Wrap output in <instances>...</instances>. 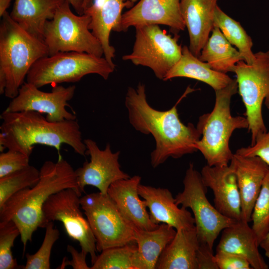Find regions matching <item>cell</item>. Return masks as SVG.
Masks as SVG:
<instances>
[{
  "label": "cell",
  "instance_id": "cell-1",
  "mask_svg": "<svg viewBox=\"0 0 269 269\" xmlns=\"http://www.w3.org/2000/svg\"><path fill=\"white\" fill-rule=\"evenodd\" d=\"M183 97L171 109L159 111L148 104L144 84L128 89L125 104L130 124L142 134H151L155 140V148L150 153L153 168L170 157L179 158L197 151L196 143L201 134L192 124L184 125L177 112V105Z\"/></svg>",
  "mask_w": 269,
  "mask_h": 269
},
{
  "label": "cell",
  "instance_id": "cell-2",
  "mask_svg": "<svg viewBox=\"0 0 269 269\" xmlns=\"http://www.w3.org/2000/svg\"><path fill=\"white\" fill-rule=\"evenodd\" d=\"M42 114L34 111H5L0 115V150L20 151L30 157L34 147L41 144L54 147L59 156L66 144L77 154L85 156L87 148L76 120L51 122Z\"/></svg>",
  "mask_w": 269,
  "mask_h": 269
},
{
  "label": "cell",
  "instance_id": "cell-3",
  "mask_svg": "<svg viewBox=\"0 0 269 269\" xmlns=\"http://www.w3.org/2000/svg\"><path fill=\"white\" fill-rule=\"evenodd\" d=\"M73 188L82 193L77 182L75 170L59 155L56 162L46 161L40 169V178L32 187L10 197L0 208V222L12 221L20 233L25 252L34 232L41 228L44 204L53 194Z\"/></svg>",
  "mask_w": 269,
  "mask_h": 269
},
{
  "label": "cell",
  "instance_id": "cell-4",
  "mask_svg": "<svg viewBox=\"0 0 269 269\" xmlns=\"http://www.w3.org/2000/svg\"><path fill=\"white\" fill-rule=\"evenodd\" d=\"M48 55L43 40L29 34L6 11L0 24V94L16 97L32 66Z\"/></svg>",
  "mask_w": 269,
  "mask_h": 269
},
{
  "label": "cell",
  "instance_id": "cell-5",
  "mask_svg": "<svg viewBox=\"0 0 269 269\" xmlns=\"http://www.w3.org/2000/svg\"><path fill=\"white\" fill-rule=\"evenodd\" d=\"M238 91L236 79L225 87L215 90L213 110L199 119L196 128L202 137L196 142V148L201 152L209 166L229 165L233 154L229 147L232 133L236 129H248L246 118L233 117L231 113V98Z\"/></svg>",
  "mask_w": 269,
  "mask_h": 269
},
{
  "label": "cell",
  "instance_id": "cell-6",
  "mask_svg": "<svg viewBox=\"0 0 269 269\" xmlns=\"http://www.w3.org/2000/svg\"><path fill=\"white\" fill-rule=\"evenodd\" d=\"M115 66L105 57L83 52H60L36 61L27 75L26 82L40 88L48 84L79 82L91 74L107 80Z\"/></svg>",
  "mask_w": 269,
  "mask_h": 269
},
{
  "label": "cell",
  "instance_id": "cell-7",
  "mask_svg": "<svg viewBox=\"0 0 269 269\" xmlns=\"http://www.w3.org/2000/svg\"><path fill=\"white\" fill-rule=\"evenodd\" d=\"M70 5L65 0L53 17L45 24L43 39L48 56L60 52L74 51L102 57V45L89 28L90 17L85 13L74 14Z\"/></svg>",
  "mask_w": 269,
  "mask_h": 269
},
{
  "label": "cell",
  "instance_id": "cell-8",
  "mask_svg": "<svg viewBox=\"0 0 269 269\" xmlns=\"http://www.w3.org/2000/svg\"><path fill=\"white\" fill-rule=\"evenodd\" d=\"M255 56L252 64L241 60L233 71L236 75L238 92L246 108L251 145L255 143L258 136L267 131L262 114L264 102L269 109V50L258 52Z\"/></svg>",
  "mask_w": 269,
  "mask_h": 269
},
{
  "label": "cell",
  "instance_id": "cell-9",
  "mask_svg": "<svg viewBox=\"0 0 269 269\" xmlns=\"http://www.w3.org/2000/svg\"><path fill=\"white\" fill-rule=\"evenodd\" d=\"M80 203L95 237L97 251L135 242L137 229L123 215L108 194H87L80 198Z\"/></svg>",
  "mask_w": 269,
  "mask_h": 269
},
{
  "label": "cell",
  "instance_id": "cell-10",
  "mask_svg": "<svg viewBox=\"0 0 269 269\" xmlns=\"http://www.w3.org/2000/svg\"><path fill=\"white\" fill-rule=\"evenodd\" d=\"M183 183L184 189L176 195V203L191 209L200 244L213 249L222 231L238 221L224 216L210 203L206 196L207 187L192 163L189 164Z\"/></svg>",
  "mask_w": 269,
  "mask_h": 269
},
{
  "label": "cell",
  "instance_id": "cell-11",
  "mask_svg": "<svg viewBox=\"0 0 269 269\" xmlns=\"http://www.w3.org/2000/svg\"><path fill=\"white\" fill-rule=\"evenodd\" d=\"M135 30L132 52L122 59L149 68L158 79L163 80L182 56V47L178 43L179 36L172 37L155 24L137 27Z\"/></svg>",
  "mask_w": 269,
  "mask_h": 269
},
{
  "label": "cell",
  "instance_id": "cell-12",
  "mask_svg": "<svg viewBox=\"0 0 269 269\" xmlns=\"http://www.w3.org/2000/svg\"><path fill=\"white\" fill-rule=\"evenodd\" d=\"M82 193L73 188L62 190L51 195L42 208L41 228L51 221L61 222L67 235L77 241L83 251L90 254L93 264L97 256L96 241L90 224L81 211Z\"/></svg>",
  "mask_w": 269,
  "mask_h": 269
},
{
  "label": "cell",
  "instance_id": "cell-13",
  "mask_svg": "<svg viewBox=\"0 0 269 269\" xmlns=\"http://www.w3.org/2000/svg\"><path fill=\"white\" fill-rule=\"evenodd\" d=\"M75 89V85L67 87L59 85L54 86L51 92H45L25 82L4 111H34L45 114L46 118L51 122L76 120L75 115L66 109L69 106L68 102L74 97Z\"/></svg>",
  "mask_w": 269,
  "mask_h": 269
},
{
  "label": "cell",
  "instance_id": "cell-14",
  "mask_svg": "<svg viewBox=\"0 0 269 269\" xmlns=\"http://www.w3.org/2000/svg\"><path fill=\"white\" fill-rule=\"evenodd\" d=\"M84 142L87 148L86 154L90 155V159L75 170L77 184L82 193L86 186L91 185L98 189L101 193L107 194L112 183L130 177L121 169L120 151L113 152L109 143L102 150L91 139H85Z\"/></svg>",
  "mask_w": 269,
  "mask_h": 269
},
{
  "label": "cell",
  "instance_id": "cell-15",
  "mask_svg": "<svg viewBox=\"0 0 269 269\" xmlns=\"http://www.w3.org/2000/svg\"><path fill=\"white\" fill-rule=\"evenodd\" d=\"M181 0H140L124 13L121 21L122 31L130 27L162 24L177 33L184 30L185 25L180 10Z\"/></svg>",
  "mask_w": 269,
  "mask_h": 269
},
{
  "label": "cell",
  "instance_id": "cell-16",
  "mask_svg": "<svg viewBox=\"0 0 269 269\" xmlns=\"http://www.w3.org/2000/svg\"><path fill=\"white\" fill-rule=\"evenodd\" d=\"M202 181L214 194V206L224 216L241 220V201L235 173L230 165L204 166Z\"/></svg>",
  "mask_w": 269,
  "mask_h": 269
},
{
  "label": "cell",
  "instance_id": "cell-17",
  "mask_svg": "<svg viewBox=\"0 0 269 269\" xmlns=\"http://www.w3.org/2000/svg\"><path fill=\"white\" fill-rule=\"evenodd\" d=\"M230 165L235 173L241 201V220L249 223L269 165L258 156L233 153Z\"/></svg>",
  "mask_w": 269,
  "mask_h": 269
},
{
  "label": "cell",
  "instance_id": "cell-18",
  "mask_svg": "<svg viewBox=\"0 0 269 269\" xmlns=\"http://www.w3.org/2000/svg\"><path fill=\"white\" fill-rule=\"evenodd\" d=\"M138 192L148 209L149 217L153 223H164L176 230L195 226L192 214L186 208L178 207L175 198L168 189L140 184Z\"/></svg>",
  "mask_w": 269,
  "mask_h": 269
},
{
  "label": "cell",
  "instance_id": "cell-19",
  "mask_svg": "<svg viewBox=\"0 0 269 269\" xmlns=\"http://www.w3.org/2000/svg\"><path fill=\"white\" fill-rule=\"evenodd\" d=\"M133 6V3L125 0H95L84 11L91 18L90 30L100 42L104 57L112 65H115L113 58L116 50L110 43L111 32L122 31V10L125 7Z\"/></svg>",
  "mask_w": 269,
  "mask_h": 269
},
{
  "label": "cell",
  "instance_id": "cell-20",
  "mask_svg": "<svg viewBox=\"0 0 269 269\" xmlns=\"http://www.w3.org/2000/svg\"><path fill=\"white\" fill-rule=\"evenodd\" d=\"M140 180L138 175L118 180L110 185L108 194L123 215L135 228L152 230L159 225L151 222L145 202L139 198L138 187Z\"/></svg>",
  "mask_w": 269,
  "mask_h": 269
},
{
  "label": "cell",
  "instance_id": "cell-21",
  "mask_svg": "<svg viewBox=\"0 0 269 269\" xmlns=\"http://www.w3.org/2000/svg\"><path fill=\"white\" fill-rule=\"evenodd\" d=\"M218 0H181L180 10L189 37V49L198 57L214 28Z\"/></svg>",
  "mask_w": 269,
  "mask_h": 269
},
{
  "label": "cell",
  "instance_id": "cell-22",
  "mask_svg": "<svg viewBox=\"0 0 269 269\" xmlns=\"http://www.w3.org/2000/svg\"><path fill=\"white\" fill-rule=\"evenodd\" d=\"M257 236L249 223L240 220L225 228L216 248L245 258L252 269H268L269 266L259 252Z\"/></svg>",
  "mask_w": 269,
  "mask_h": 269
},
{
  "label": "cell",
  "instance_id": "cell-23",
  "mask_svg": "<svg viewBox=\"0 0 269 269\" xmlns=\"http://www.w3.org/2000/svg\"><path fill=\"white\" fill-rule=\"evenodd\" d=\"M200 246L195 226L176 230L157 262V269H198Z\"/></svg>",
  "mask_w": 269,
  "mask_h": 269
},
{
  "label": "cell",
  "instance_id": "cell-24",
  "mask_svg": "<svg viewBox=\"0 0 269 269\" xmlns=\"http://www.w3.org/2000/svg\"><path fill=\"white\" fill-rule=\"evenodd\" d=\"M65 0H14L11 18L33 36L43 40L46 22Z\"/></svg>",
  "mask_w": 269,
  "mask_h": 269
},
{
  "label": "cell",
  "instance_id": "cell-25",
  "mask_svg": "<svg viewBox=\"0 0 269 269\" xmlns=\"http://www.w3.org/2000/svg\"><path fill=\"white\" fill-rule=\"evenodd\" d=\"M176 233L174 228L164 223L152 230L136 229L135 241L137 248L134 260L135 269H155L161 254Z\"/></svg>",
  "mask_w": 269,
  "mask_h": 269
},
{
  "label": "cell",
  "instance_id": "cell-26",
  "mask_svg": "<svg viewBox=\"0 0 269 269\" xmlns=\"http://www.w3.org/2000/svg\"><path fill=\"white\" fill-rule=\"evenodd\" d=\"M176 77L197 80L209 85L215 91L225 87L233 80L226 74L212 69L208 63L194 55L186 45L182 47L181 58L163 81Z\"/></svg>",
  "mask_w": 269,
  "mask_h": 269
},
{
  "label": "cell",
  "instance_id": "cell-27",
  "mask_svg": "<svg viewBox=\"0 0 269 269\" xmlns=\"http://www.w3.org/2000/svg\"><path fill=\"white\" fill-rule=\"evenodd\" d=\"M198 58L212 69L225 74L233 72L236 63L244 60L239 50L232 46L217 26H214Z\"/></svg>",
  "mask_w": 269,
  "mask_h": 269
},
{
  "label": "cell",
  "instance_id": "cell-28",
  "mask_svg": "<svg viewBox=\"0 0 269 269\" xmlns=\"http://www.w3.org/2000/svg\"><path fill=\"white\" fill-rule=\"evenodd\" d=\"M214 26L218 27L227 40L238 48L247 63L252 64L254 62L255 56L252 50L251 37L239 22L228 16L217 5L214 13Z\"/></svg>",
  "mask_w": 269,
  "mask_h": 269
},
{
  "label": "cell",
  "instance_id": "cell-29",
  "mask_svg": "<svg viewBox=\"0 0 269 269\" xmlns=\"http://www.w3.org/2000/svg\"><path fill=\"white\" fill-rule=\"evenodd\" d=\"M136 243L105 249L97 256L91 269H135L134 256Z\"/></svg>",
  "mask_w": 269,
  "mask_h": 269
},
{
  "label": "cell",
  "instance_id": "cell-30",
  "mask_svg": "<svg viewBox=\"0 0 269 269\" xmlns=\"http://www.w3.org/2000/svg\"><path fill=\"white\" fill-rule=\"evenodd\" d=\"M40 178V170L29 165L24 168L0 178V208L13 195L32 187Z\"/></svg>",
  "mask_w": 269,
  "mask_h": 269
},
{
  "label": "cell",
  "instance_id": "cell-31",
  "mask_svg": "<svg viewBox=\"0 0 269 269\" xmlns=\"http://www.w3.org/2000/svg\"><path fill=\"white\" fill-rule=\"evenodd\" d=\"M251 222L259 242L269 231V167L253 211Z\"/></svg>",
  "mask_w": 269,
  "mask_h": 269
},
{
  "label": "cell",
  "instance_id": "cell-32",
  "mask_svg": "<svg viewBox=\"0 0 269 269\" xmlns=\"http://www.w3.org/2000/svg\"><path fill=\"white\" fill-rule=\"evenodd\" d=\"M45 234L42 243L39 250L34 254H26L25 265L23 269H50V256L52 247L59 239V230L54 226L53 221L45 226Z\"/></svg>",
  "mask_w": 269,
  "mask_h": 269
},
{
  "label": "cell",
  "instance_id": "cell-33",
  "mask_svg": "<svg viewBox=\"0 0 269 269\" xmlns=\"http://www.w3.org/2000/svg\"><path fill=\"white\" fill-rule=\"evenodd\" d=\"M19 235V230L12 221L0 222V269L21 268L11 252L14 242Z\"/></svg>",
  "mask_w": 269,
  "mask_h": 269
},
{
  "label": "cell",
  "instance_id": "cell-34",
  "mask_svg": "<svg viewBox=\"0 0 269 269\" xmlns=\"http://www.w3.org/2000/svg\"><path fill=\"white\" fill-rule=\"evenodd\" d=\"M30 157L16 150L7 149L0 154V178L22 169L29 164Z\"/></svg>",
  "mask_w": 269,
  "mask_h": 269
},
{
  "label": "cell",
  "instance_id": "cell-35",
  "mask_svg": "<svg viewBox=\"0 0 269 269\" xmlns=\"http://www.w3.org/2000/svg\"><path fill=\"white\" fill-rule=\"evenodd\" d=\"M236 153L246 156H258L269 165V130L258 136L254 144L242 147Z\"/></svg>",
  "mask_w": 269,
  "mask_h": 269
},
{
  "label": "cell",
  "instance_id": "cell-36",
  "mask_svg": "<svg viewBox=\"0 0 269 269\" xmlns=\"http://www.w3.org/2000/svg\"><path fill=\"white\" fill-rule=\"evenodd\" d=\"M218 269H251L249 262L238 255L216 251L214 257Z\"/></svg>",
  "mask_w": 269,
  "mask_h": 269
},
{
  "label": "cell",
  "instance_id": "cell-37",
  "mask_svg": "<svg viewBox=\"0 0 269 269\" xmlns=\"http://www.w3.org/2000/svg\"><path fill=\"white\" fill-rule=\"evenodd\" d=\"M67 250L72 256V260L69 261L66 257L63 259L62 263L57 269H63L70 266L74 269H91L86 263V253L81 250L78 252L74 247L68 245Z\"/></svg>",
  "mask_w": 269,
  "mask_h": 269
},
{
  "label": "cell",
  "instance_id": "cell-38",
  "mask_svg": "<svg viewBox=\"0 0 269 269\" xmlns=\"http://www.w3.org/2000/svg\"><path fill=\"white\" fill-rule=\"evenodd\" d=\"M214 257L213 249L200 244L197 253L198 269H218Z\"/></svg>",
  "mask_w": 269,
  "mask_h": 269
},
{
  "label": "cell",
  "instance_id": "cell-39",
  "mask_svg": "<svg viewBox=\"0 0 269 269\" xmlns=\"http://www.w3.org/2000/svg\"><path fill=\"white\" fill-rule=\"evenodd\" d=\"M72 6L78 15L84 13V0H66Z\"/></svg>",
  "mask_w": 269,
  "mask_h": 269
},
{
  "label": "cell",
  "instance_id": "cell-40",
  "mask_svg": "<svg viewBox=\"0 0 269 269\" xmlns=\"http://www.w3.org/2000/svg\"><path fill=\"white\" fill-rule=\"evenodd\" d=\"M259 246L264 250L265 256L269 259V231L260 242Z\"/></svg>",
  "mask_w": 269,
  "mask_h": 269
},
{
  "label": "cell",
  "instance_id": "cell-41",
  "mask_svg": "<svg viewBox=\"0 0 269 269\" xmlns=\"http://www.w3.org/2000/svg\"><path fill=\"white\" fill-rule=\"evenodd\" d=\"M11 0H0V16L1 17L9 7Z\"/></svg>",
  "mask_w": 269,
  "mask_h": 269
},
{
  "label": "cell",
  "instance_id": "cell-42",
  "mask_svg": "<svg viewBox=\"0 0 269 269\" xmlns=\"http://www.w3.org/2000/svg\"><path fill=\"white\" fill-rule=\"evenodd\" d=\"M94 1L95 0H84L83 5L84 11L86 9L92 5Z\"/></svg>",
  "mask_w": 269,
  "mask_h": 269
},
{
  "label": "cell",
  "instance_id": "cell-43",
  "mask_svg": "<svg viewBox=\"0 0 269 269\" xmlns=\"http://www.w3.org/2000/svg\"><path fill=\"white\" fill-rule=\"evenodd\" d=\"M125 0L130 2L134 4V3L136 1H137V0Z\"/></svg>",
  "mask_w": 269,
  "mask_h": 269
}]
</instances>
